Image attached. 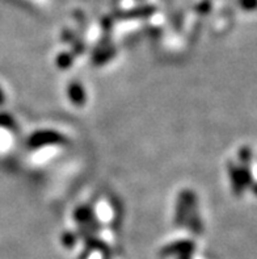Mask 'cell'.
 <instances>
[{"mask_svg": "<svg viewBox=\"0 0 257 259\" xmlns=\"http://www.w3.org/2000/svg\"><path fill=\"white\" fill-rule=\"evenodd\" d=\"M252 190H253V192H254V195H257V183H254V184H252Z\"/></svg>", "mask_w": 257, "mask_h": 259, "instance_id": "277c9868", "label": "cell"}, {"mask_svg": "<svg viewBox=\"0 0 257 259\" xmlns=\"http://www.w3.org/2000/svg\"><path fill=\"white\" fill-rule=\"evenodd\" d=\"M228 171H230V177H231V183L232 187H234L235 194L240 195L243 191H244V184L241 182L240 174H239L238 167H235L234 164L230 163V167H228Z\"/></svg>", "mask_w": 257, "mask_h": 259, "instance_id": "6da1fadb", "label": "cell"}, {"mask_svg": "<svg viewBox=\"0 0 257 259\" xmlns=\"http://www.w3.org/2000/svg\"><path fill=\"white\" fill-rule=\"evenodd\" d=\"M240 159L241 162L244 164H247L248 162H251L252 161V151L251 149H248V148H244V149H241L240 150Z\"/></svg>", "mask_w": 257, "mask_h": 259, "instance_id": "7a4b0ae2", "label": "cell"}, {"mask_svg": "<svg viewBox=\"0 0 257 259\" xmlns=\"http://www.w3.org/2000/svg\"><path fill=\"white\" fill-rule=\"evenodd\" d=\"M243 3H244V7L248 10H252V8L257 7V0H244Z\"/></svg>", "mask_w": 257, "mask_h": 259, "instance_id": "3957f363", "label": "cell"}]
</instances>
